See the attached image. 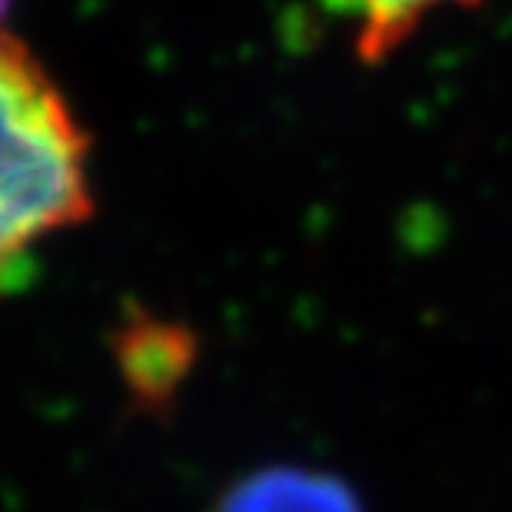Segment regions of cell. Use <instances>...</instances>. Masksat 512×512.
<instances>
[{
	"mask_svg": "<svg viewBox=\"0 0 512 512\" xmlns=\"http://www.w3.org/2000/svg\"><path fill=\"white\" fill-rule=\"evenodd\" d=\"M90 143L44 64L0 37V286L37 247L94 213Z\"/></svg>",
	"mask_w": 512,
	"mask_h": 512,
	"instance_id": "1",
	"label": "cell"
},
{
	"mask_svg": "<svg viewBox=\"0 0 512 512\" xmlns=\"http://www.w3.org/2000/svg\"><path fill=\"white\" fill-rule=\"evenodd\" d=\"M117 360L137 399L163 403L177 393L193 363V336L157 316L127 320L117 333Z\"/></svg>",
	"mask_w": 512,
	"mask_h": 512,
	"instance_id": "2",
	"label": "cell"
},
{
	"mask_svg": "<svg viewBox=\"0 0 512 512\" xmlns=\"http://www.w3.org/2000/svg\"><path fill=\"white\" fill-rule=\"evenodd\" d=\"M217 512H363L346 483L296 466H273L227 489Z\"/></svg>",
	"mask_w": 512,
	"mask_h": 512,
	"instance_id": "3",
	"label": "cell"
},
{
	"mask_svg": "<svg viewBox=\"0 0 512 512\" xmlns=\"http://www.w3.org/2000/svg\"><path fill=\"white\" fill-rule=\"evenodd\" d=\"M356 24V54L366 64L389 57L439 7L476 0H333Z\"/></svg>",
	"mask_w": 512,
	"mask_h": 512,
	"instance_id": "4",
	"label": "cell"
},
{
	"mask_svg": "<svg viewBox=\"0 0 512 512\" xmlns=\"http://www.w3.org/2000/svg\"><path fill=\"white\" fill-rule=\"evenodd\" d=\"M10 4H14V0H0V24H4V17H7Z\"/></svg>",
	"mask_w": 512,
	"mask_h": 512,
	"instance_id": "5",
	"label": "cell"
}]
</instances>
